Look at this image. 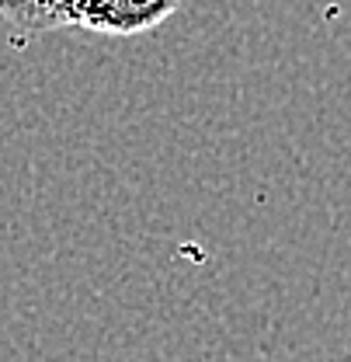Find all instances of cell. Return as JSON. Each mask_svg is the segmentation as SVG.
Segmentation results:
<instances>
[{"instance_id":"cell-2","label":"cell","mask_w":351,"mask_h":362,"mask_svg":"<svg viewBox=\"0 0 351 362\" xmlns=\"http://www.w3.org/2000/svg\"><path fill=\"white\" fill-rule=\"evenodd\" d=\"M77 11L81 0H0V18L25 35L77 28Z\"/></svg>"},{"instance_id":"cell-1","label":"cell","mask_w":351,"mask_h":362,"mask_svg":"<svg viewBox=\"0 0 351 362\" xmlns=\"http://www.w3.org/2000/svg\"><path fill=\"white\" fill-rule=\"evenodd\" d=\"M181 0H81L77 28L94 35H143L177 14Z\"/></svg>"}]
</instances>
